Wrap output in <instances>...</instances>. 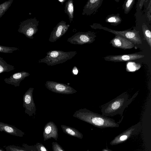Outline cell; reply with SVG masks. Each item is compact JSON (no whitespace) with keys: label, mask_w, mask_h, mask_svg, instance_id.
<instances>
[{"label":"cell","mask_w":151,"mask_h":151,"mask_svg":"<svg viewBox=\"0 0 151 151\" xmlns=\"http://www.w3.org/2000/svg\"><path fill=\"white\" fill-rule=\"evenodd\" d=\"M19 50V49L17 47H6L0 45V52L12 53L14 51Z\"/></svg>","instance_id":"7402d4cb"},{"label":"cell","mask_w":151,"mask_h":151,"mask_svg":"<svg viewBox=\"0 0 151 151\" xmlns=\"http://www.w3.org/2000/svg\"><path fill=\"white\" fill-rule=\"evenodd\" d=\"M34 146L37 148L38 151H48L42 144L40 143H37Z\"/></svg>","instance_id":"d4e9b609"},{"label":"cell","mask_w":151,"mask_h":151,"mask_svg":"<svg viewBox=\"0 0 151 151\" xmlns=\"http://www.w3.org/2000/svg\"><path fill=\"white\" fill-rule=\"evenodd\" d=\"M0 131L9 134L22 137L24 134V132L13 125L0 122Z\"/></svg>","instance_id":"9a60e30c"},{"label":"cell","mask_w":151,"mask_h":151,"mask_svg":"<svg viewBox=\"0 0 151 151\" xmlns=\"http://www.w3.org/2000/svg\"><path fill=\"white\" fill-rule=\"evenodd\" d=\"M66 0H58V1L61 3L62 5H63V3Z\"/></svg>","instance_id":"4dcf8cb0"},{"label":"cell","mask_w":151,"mask_h":151,"mask_svg":"<svg viewBox=\"0 0 151 151\" xmlns=\"http://www.w3.org/2000/svg\"><path fill=\"white\" fill-rule=\"evenodd\" d=\"M61 127L63 132L67 134L80 139L83 138L82 134L75 128L64 125H61Z\"/></svg>","instance_id":"2e32d148"},{"label":"cell","mask_w":151,"mask_h":151,"mask_svg":"<svg viewBox=\"0 0 151 151\" xmlns=\"http://www.w3.org/2000/svg\"><path fill=\"white\" fill-rule=\"evenodd\" d=\"M66 22L61 21L55 27L51 32L49 41L54 42L63 36L68 31L70 25L67 24Z\"/></svg>","instance_id":"9c48e42d"},{"label":"cell","mask_w":151,"mask_h":151,"mask_svg":"<svg viewBox=\"0 0 151 151\" xmlns=\"http://www.w3.org/2000/svg\"><path fill=\"white\" fill-rule=\"evenodd\" d=\"M118 18L117 17H111L108 18L107 19V21L110 22L116 23L118 22Z\"/></svg>","instance_id":"83f0119b"},{"label":"cell","mask_w":151,"mask_h":151,"mask_svg":"<svg viewBox=\"0 0 151 151\" xmlns=\"http://www.w3.org/2000/svg\"><path fill=\"white\" fill-rule=\"evenodd\" d=\"M137 64L134 62H129L128 63L127 65V68L129 69V70H131L132 69L133 70H136L137 69L135 68H137Z\"/></svg>","instance_id":"484cf974"},{"label":"cell","mask_w":151,"mask_h":151,"mask_svg":"<svg viewBox=\"0 0 151 151\" xmlns=\"http://www.w3.org/2000/svg\"><path fill=\"white\" fill-rule=\"evenodd\" d=\"M73 72L74 74L76 75L78 73V71L76 67L74 66L73 69Z\"/></svg>","instance_id":"f1b7e54d"},{"label":"cell","mask_w":151,"mask_h":151,"mask_svg":"<svg viewBox=\"0 0 151 151\" xmlns=\"http://www.w3.org/2000/svg\"><path fill=\"white\" fill-rule=\"evenodd\" d=\"M134 1L133 0H128L127 1L125 5V12H127L130 9L132 4Z\"/></svg>","instance_id":"4316f807"},{"label":"cell","mask_w":151,"mask_h":151,"mask_svg":"<svg viewBox=\"0 0 151 151\" xmlns=\"http://www.w3.org/2000/svg\"></svg>","instance_id":"d6a6232c"},{"label":"cell","mask_w":151,"mask_h":151,"mask_svg":"<svg viewBox=\"0 0 151 151\" xmlns=\"http://www.w3.org/2000/svg\"><path fill=\"white\" fill-rule=\"evenodd\" d=\"M39 21L36 18L27 19L21 22L18 32L24 35L27 37L32 39L33 35L38 30Z\"/></svg>","instance_id":"277c9868"},{"label":"cell","mask_w":151,"mask_h":151,"mask_svg":"<svg viewBox=\"0 0 151 151\" xmlns=\"http://www.w3.org/2000/svg\"><path fill=\"white\" fill-rule=\"evenodd\" d=\"M52 151H65L62 147L57 142H52Z\"/></svg>","instance_id":"cb8c5ba5"},{"label":"cell","mask_w":151,"mask_h":151,"mask_svg":"<svg viewBox=\"0 0 151 151\" xmlns=\"http://www.w3.org/2000/svg\"><path fill=\"white\" fill-rule=\"evenodd\" d=\"M0 151H4L3 149L0 148Z\"/></svg>","instance_id":"1f68e13d"},{"label":"cell","mask_w":151,"mask_h":151,"mask_svg":"<svg viewBox=\"0 0 151 151\" xmlns=\"http://www.w3.org/2000/svg\"><path fill=\"white\" fill-rule=\"evenodd\" d=\"M43 136L44 141L52 138L57 140L58 137V129L53 122H49L45 124L44 127Z\"/></svg>","instance_id":"7c38bea8"},{"label":"cell","mask_w":151,"mask_h":151,"mask_svg":"<svg viewBox=\"0 0 151 151\" xmlns=\"http://www.w3.org/2000/svg\"><path fill=\"white\" fill-rule=\"evenodd\" d=\"M138 93L137 91L130 99H129V95L127 92L122 93L102 106V114L106 116L117 114L122 116L125 108L132 102Z\"/></svg>","instance_id":"7a4b0ae2"},{"label":"cell","mask_w":151,"mask_h":151,"mask_svg":"<svg viewBox=\"0 0 151 151\" xmlns=\"http://www.w3.org/2000/svg\"><path fill=\"white\" fill-rule=\"evenodd\" d=\"M142 31L144 36L145 39L149 45L150 48L151 47V32L148 29L147 27L145 25L142 26Z\"/></svg>","instance_id":"44dd1931"},{"label":"cell","mask_w":151,"mask_h":151,"mask_svg":"<svg viewBox=\"0 0 151 151\" xmlns=\"http://www.w3.org/2000/svg\"><path fill=\"white\" fill-rule=\"evenodd\" d=\"M144 55L136 53L124 55L107 56L104 58L106 61L114 62H124L135 60L144 57Z\"/></svg>","instance_id":"8fae6325"},{"label":"cell","mask_w":151,"mask_h":151,"mask_svg":"<svg viewBox=\"0 0 151 151\" xmlns=\"http://www.w3.org/2000/svg\"><path fill=\"white\" fill-rule=\"evenodd\" d=\"M141 127V123L139 122L116 136L110 142L109 144L116 145L124 142L132 136L137 134L140 130Z\"/></svg>","instance_id":"8992f818"},{"label":"cell","mask_w":151,"mask_h":151,"mask_svg":"<svg viewBox=\"0 0 151 151\" xmlns=\"http://www.w3.org/2000/svg\"><path fill=\"white\" fill-rule=\"evenodd\" d=\"M73 0H68L65 4L64 12L68 16L70 23L73 21L74 17V8Z\"/></svg>","instance_id":"e0dca14e"},{"label":"cell","mask_w":151,"mask_h":151,"mask_svg":"<svg viewBox=\"0 0 151 151\" xmlns=\"http://www.w3.org/2000/svg\"><path fill=\"white\" fill-rule=\"evenodd\" d=\"M6 151H27L24 148L14 145H9L4 147Z\"/></svg>","instance_id":"603a6c76"},{"label":"cell","mask_w":151,"mask_h":151,"mask_svg":"<svg viewBox=\"0 0 151 151\" xmlns=\"http://www.w3.org/2000/svg\"><path fill=\"white\" fill-rule=\"evenodd\" d=\"M15 69L14 66L8 64L3 58L0 57V74L9 72Z\"/></svg>","instance_id":"d6986e66"},{"label":"cell","mask_w":151,"mask_h":151,"mask_svg":"<svg viewBox=\"0 0 151 151\" xmlns=\"http://www.w3.org/2000/svg\"><path fill=\"white\" fill-rule=\"evenodd\" d=\"M34 88H30L26 91L23 96V104L25 108V112L30 116L35 114L36 109L33 96Z\"/></svg>","instance_id":"52a82bcc"},{"label":"cell","mask_w":151,"mask_h":151,"mask_svg":"<svg viewBox=\"0 0 151 151\" xmlns=\"http://www.w3.org/2000/svg\"><path fill=\"white\" fill-rule=\"evenodd\" d=\"M14 0H9L0 4V18L9 8Z\"/></svg>","instance_id":"ffe728a7"},{"label":"cell","mask_w":151,"mask_h":151,"mask_svg":"<svg viewBox=\"0 0 151 151\" xmlns=\"http://www.w3.org/2000/svg\"><path fill=\"white\" fill-rule=\"evenodd\" d=\"M30 75L28 72L25 71L19 72L13 74L9 78H5L4 81L5 83L15 87L19 86L21 82Z\"/></svg>","instance_id":"5bb4252c"},{"label":"cell","mask_w":151,"mask_h":151,"mask_svg":"<svg viewBox=\"0 0 151 151\" xmlns=\"http://www.w3.org/2000/svg\"><path fill=\"white\" fill-rule=\"evenodd\" d=\"M93 38V35L90 32H79L68 38L67 41L73 44L83 45L92 43L94 40Z\"/></svg>","instance_id":"ba28073f"},{"label":"cell","mask_w":151,"mask_h":151,"mask_svg":"<svg viewBox=\"0 0 151 151\" xmlns=\"http://www.w3.org/2000/svg\"><path fill=\"white\" fill-rule=\"evenodd\" d=\"M100 1L98 0H90L88 1L84 7L82 14H89L90 11L94 9L99 4Z\"/></svg>","instance_id":"ac0fdd59"},{"label":"cell","mask_w":151,"mask_h":151,"mask_svg":"<svg viewBox=\"0 0 151 151\" xmlns=\"http://www.w3.org/2000/svg\"><path fill=\"white\" fill-rule=\"evenodd\" d=\"M76 51L64 52L59 50H52L47 52L44 58L40 59L39 63H44L52 66L62 63L71 59L77 54Z\"/></svg>","instance_id":"3957f363"},{"label":"cell","mask_w":151,"mask_h":151,"mask_svg":"<svg viewBox=\"0 0 151 151\" xmlns=\"http://www.w3.org/2000/svg\"><path fill=\"white\" fill-rule=\"evenodd\" d=\"M73 117L100 128L118 127L119 124L113 119L92 111L86 108L76 111Z\"/></svg>","instance_id":"6da1fadb"},{"label":"cell","mask_w":151,"mask_h":151,"mask_svg":"<svg viewBox=\"0 0 151 151\" xmlns=\"http://www.w3.org/2000/svg\"><path fill=\"white\" fill-rule=\"evenodd\" d=\"M45 87L50 91L56 93L70 94L76 93L77 91L65 84L48 81L45 83Z\"/></svg>","instance_id":"5b68a950"},{"label":"cell","mask_w":151,"mask_h":151,"mask_svg":"<svg viewBox=\"0 0 151 151\" xmlns=\"http://www.w3.org/2000/svg\"><path fill=\"white\" fill-rule=\"evenodd\" d=\"M102 151H113L111 150L108 149L107 147L106 148H104L102 150Z\"/></svg>","instance_id":"f546056e"},{"label":"cell","mask_w":151,"mask_h":151,"mask_svg":"<svg viewBox=\"0 0 151 151\" xmlns=\"http://www.w3.org/2000/svg\"><path fill=\"white\" fill-rule=\"evenodd\" d=\"M108 31L126 38L134 44H142V40L138 32L132 30L117 31L112 30Z\"/></svg>","instance_id":"30bf717a"},{"label":"cell","mask_w":151,"mask_h":151,"mask_svg":"<svg viewBox=\"0 0 151 151\" xmlns=\"http://www.w3.org/2000/svg\"><path fill=\"white\" fill-rule=\"evenodd\" d=\"M110 44L114 47L124 50L131 49L134 46V44L130 41L117 35H116L111 40Z\"/></svg>","instance_id":"4fadbf2b"}]
</instances>
